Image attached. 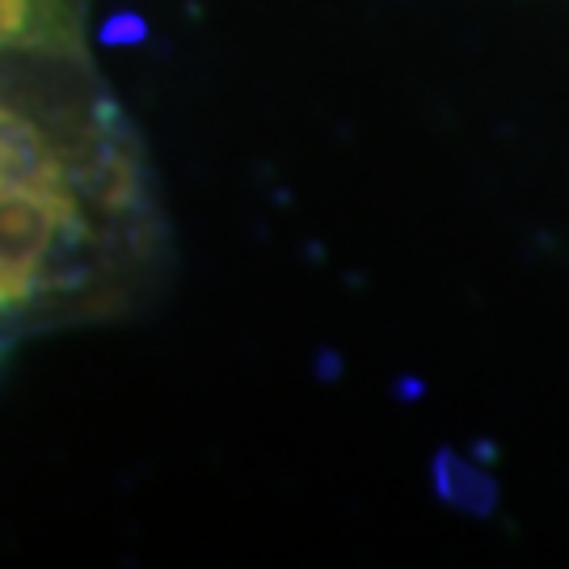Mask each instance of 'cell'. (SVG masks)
I'll return each instance as SVG.
<instances>
[{
    "label": "cell",
    "mask_w": 569,
    "mask_h": 569,
    "mask_svg": "<svg viewBox=\"0 0 569 569\" xmlns=\"http://www.w3.org/2000/svg\"><path fill=\"white\" fill-rule=\"evenodd\" d=\"M84 0H0V56L81 51Z\"/></svg>",
    "instance_id": "7a4b0ae2"
},
{
    "label": "cell",
    "mask_w": 569,
    "mask_h": 569,
    "mask_svg": "<svg viewBox=\"0 0 569 569\" xmlns=\"http://www.w3.org/2000/svg\"><path fill=\"white\" fill-rule=\"evenodd\" d=\"M152 224L140 148L81 51L0 56V359L114 305Z\"/></svg>",
    "instance_id": "6da1fadb"
}]
</instances>
